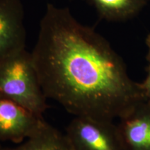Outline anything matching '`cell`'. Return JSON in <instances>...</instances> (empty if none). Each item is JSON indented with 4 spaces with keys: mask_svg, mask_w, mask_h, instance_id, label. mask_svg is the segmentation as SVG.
I'll use <instances>...</instances> for the list:
<instances>
[{
    "mask_svg": "<svg viewBox=\"0 0 150 150\" xmlns=\"http://www.w3.org/2000/svg\"><path fill=\"white\" fill-rule=\"evenodd\" d=\"M45 122L42 116L0 96V142L21 143L36 132Z\"/></svg>",
    "mask_w": 150,
    "mask_h": 150,
    "instance_id": "cell-4",
    "label": "cell"
},
{
    "mask_svg": "<svg viewBox=\"0 0 150 150\" xmlns=\"http://www.w3.org/2000/svg\"><path fill=\"white\" fill-rule=\"evenodd\" d=\"M0 150H4V147H2V146H1V143H0Z\"/></svg>",
    "mask_w": 150,
    "mask_h": 150,
    "instance_id": "cell-11",
    "label": "cell"
},
{
    "mask_svg": "<svg viewBox=\"0 0 150 150\" xmlns=\"http://www.w3.org/2000/svg\"><path fill=\"white\" fill-rule=\"evenodd\" d=\"M99 16L108 21H122L132 18L142 8L145 0H86Z\"/></svg>",
    "mask_w": 150,
    "mask_h": 150,
    "instance_id": "cell-8",
    "label": "cell"
},
{
    "mask_svg": "<svg viewBox=\"0 0 150 150\" xmlns=\"http://www.w3.org/2000/svg\"><path fill=\"white\" fill-rule=\"evenodd\" d=\"M117 127L126 150H150V102L138 103L120 118Z\"/></svg>",
    "mask_w": 150,
    "mask_h": 150,
    "instance_id": "cell-6",
    "label": "cell"
},
{
    "mask_svg": "<svg viewBox=\"0 0 150 150\" xmlns=\"http://www.w3.org/2000/svg\"><path fill=\"white\" fill-rule=\"evenodd\" d=\"M145 43H146V45H147V49H148V52H147V60L150 64V33L149 34H148L147 38H146Z\"/></svg>",
    "mask_w": 150,
    "mask_h": 150,
    "instance_id": "cell-10",
    "label": "cell"
},
{
    "mask_svg": "<svg viewBox=\"0 0 150 150\" xmlns=\"http://www.w3.org/2000/svg\"><path fill=\"white\" fill-rule=\"evenodd\" d=\"M146 77L142 83H140V86L145 94L147 101L150 102V64L146 67Z\"/></svg>",
    "mask_w": 150,
    "mask_h": 150,
    "instance_id": "cell-9",
    "label": "cell"
},
{
    "mask_svg": "<svg viewBox=\"0 0 150 150\" xmlns=\"http://www.w3.org/2000/svg\"><path fill=\"white\" fill-rule=\"evenodd\" d=\"M0 96L18 103L37 115L47 109V98L27 50L0 59Z\"/></svg>",
    "mask_w": 150,
    "mask_h": 150,
    "instance_id": "cell-2",
    "label": "cell"
},
{
    "mask_svg": "<svg viewBox=\"0 0 150 150\" xmlns=\"http://www.w3.org/2000/svg\"><path fill=\"white\" fill-rule=\"evenodd\" d=\"M31 54L47 98L75 117L112 121L147 100L109 42L67 8L47 5Z\"/></svg>",
    "mask_w": 150,
    "mask_h": 150,
    "instance_id": "cell-1",
    "label": "cell"
},
{
    "mask_svg": "<svg viewBox=\"0 0 150 150\" xmlns=\"http://www.w3.org/2000/svg\"><path fill=\"white\" fill-rule=\"evenodd\" d=\"M4 150H72L65 134L46 122L32 136L14 147Z\"/></svg>",
    "mask_w": 150,
    "mask_h": 150,
    "instance_id": "cell-7",
    "label": "cell"
},
{
    "mask_svg": "<svg viewBox=\"0 0 150 150\" xmlns=\"http://www.w3.org/2000/svg\"><path fill=\"white\" fill-rule=\"evenodd\" d=\"M72 150H126L112 121L76 116L66 129Z\"/></svg>",
    "mask_w": 150,
    "mask_h": 150,
    "instance_id": "cell-3",
    "label": "cell"
},
{
    "mask_svg": "<svg viewBox=\"0 0 150 150\" xmlns=\"http://www.w3.org/2000/svg\"><path fill=\"white\" fill-rule=\"evenodd\" d=\"M22 0H0V59L26 48Z\"/></svg>",
    "mask_w": 150,
    "mask_h": 150,
    "instance_id": "cell-5",
    "label": "cell"
}]
</instances>
